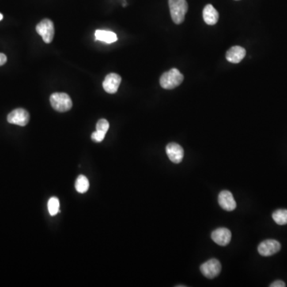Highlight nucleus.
<instances>
[{"label":"nucleus","mask_w":287,"mask_h":287,"mask_svg":"<svg viewBox=\"0 0 287 287\" xmlns=\"http://www.w3.org/2000/svg\"><path fill=\"white\" fill-rule=\"evenodd\" d=\"M50 102L53 109L60 113L67 112L73 106L70 97L66 92H54L50 96Z\"/></svg>","instance_id":"nucleus-3"},{"label":"nucleus","mask_w":287,"mask_h":287,"mask_svg":"<svg viewBox=\"0 0 287 287\" xmlns=\"http://www.w3.org/2000/svg\"><path fill=\"white\" fill-rule=\"evenodd\" d=\"M236 1H238V0H236Z\"/></svg>","instance_id":"nucleus-23"},{"label":"nucleus","mask_w":287,"mask_h":287,"mask_svg":"<svg viewBox=\"0 0 287 287\" xmlns=\"http://www.w3.org/2000/svg\"><path fill=\"white\" fill-rule=\"evenodd\" d=\"M166 153L168 155V158L172 163L179 164L183 160L184 156V151L179 144L176 143H169L166 146Z\"/></svg>","instance_id":"nucleus-9"},{"label":"nucleus","mask_w":287,"mask_h":287,"mask_svg":"<svg viewBox=\"0 0 287 287\" xmlns=\"http://www.w3.org/2000/svg\"><path fill=\"white\" fill-rule=\"evenodd\" d=\"M29 121V113L24 109H16L8 116V122L16 126H26Z\"/></svg>","instance_id":"nucleus-6"},{"label":"nucleus","mask_w":287,"mask_h":287,"mask_svg":"<svg viewBox=\"0 0 287 287\" xmlns=\"http://www.w3.org/2000/svg\"><path fill=\"white\" fill-rule=\"evenodd\" d=\"M203 18L208 25L213 26L219 20V13L212 4H208L203 10Z\"/></svg>","instance_id":"nucleus-13"},{"label":"nucleus","mask_w":287,"mask_h":287,"mask_svg":"<svg viewBox=\"0 0 287 287\" xmlns=\"http://www.w3.org/2000/svg\"><path fill=\"white\" fill-rule=\"evenodd\" d=\"M221 269V263L216 258H211L210 260L207 261L201 266V271L203 275L210 279L217 277L220 274Z\"/></svg>","instance_id":"nucleus-5"},{"label":"nucleus","mask_w":287,"mask_h":287,"mask_svg":"<svg viewBox=\"0 0 287 287\" xmlns=\"http://www.w3.org/2000/svg\"><path fill=\"white\" fill-rule=\"evenodd\" d=\"M3 18H4V16H3L2 14L0 13V21L3 20Z\"/></svg>","instance_id":"nucleus-22"},{"label":"nucleus","mask_w":287,"mask_h":287,"mask_svg":"<svg viewBox=\"0 0 287 287\" xmlns=\"http://www.w3.org/2000/svg\"><path fill=\"white\" fill-rule=\"evenodd\" d=\"M89 187V183L88 179L85 177V175H80L77 178V179H76V191H77L78 193L83 194V193H85L87 191H88Z\"/></svg>","instance_id":"nucleus-15"},{"label":"nucleus","mask_w":287,"mask_h":287,"mask_svg":"<svg viewBox=\"0 0 287 287\" xmlns=\"http://www.w3.org/2000/svg\"><path fill=\"white\" fill-rule=\"evenodd\" d=\"M183 81V74L179 72V69L173 68L162 74L160 78V84L164 89H172L179 86Z\"/></svg>","instance_id":"nucleus-1"},{"label":"nucleus","mask_w":287,"mask_h":287,"mask_svg":"<svg viewBox=\"0 0 287 287\" xmlns=\"http://www.w3.org/2000/svg\"><path fill=\"white\" fill-rule=\"evenodd\" d=\"M8 61L6 55L2 53H0V66H4V64L6 63Z\"/></svg>","instance_id":"nucleus-21"},{"label":"nucleus","mask_w":287,"mask_h":287,"mask_svg":"<svg viewBox=\"0 0 287 287\" xmlns=\"http://www.w3.org/2000/svg\"><path fill=\"white\" fill-rule=\"evenodd\" d=\"M37 33L43 38L44 43H52L54 37V26L53 22L48 19L42 20L36 26Z\"/></svg>","instance_id":"nucleus-4"},{"label":"nucleus","mask_w":287,"mask_h":287,"mask_svg":"<svg viewBox=\"0 0 287 287\" xmlns=\"http://www.w3.org/2000/svg\"><path fill=\"white\" fill-rule=\"evenodd\" d=\"M272 218L276 224L283 226L287 224V210L286 209H278L272 215Z\"/></svg>","instance_id":"nucleus-16"},{"label":"nucleus","mask_w":287,"mask_h":287,"mask_svg":"<svg viewBox=\"0 0 287 287\" xmlns=\"http://www.w3.org/2000/svg\"><path fill=\"white\" fill-rule=\"evenodd\" d=\"M170 14L172 21L175 24H180L184 21L185 15L188 9L186 0H168Z\"/></svg>","instance_id":"nucleus-2"},{"label":"nucleus","mask_w":287,"mask_h":287,"mask_svg":"<svg viewBox=\"0 0 287 287\" xmlns=\"http://www.w3.org/2000/svg\"><path fill=\"white\" fill-rule=\"evenodd\" d=\"M212 239L220 246H227L231 239V232L228 228H220L215 230L212 233Z\"/></svg>","instance_id":"nucleus-11"},{"label":"nucleus","mask_w":287,"mask_h":287,"mask_svg":"<svg viewBox=\"0 0 287 287\" xmlns=\"http://www.w3.org/2000/svg\"><path fill=\"white\" fill-rule=\"evenodd\" d=\"M94 35L97 41H101L106 43H115L118 41V36L112 31L97 30Z\"/></svg>","instance_id":"nucleus-14"},{"label":"nucleus","mask_w":287,"mask_h":287,"mask_svg":"<svg viewBox=\"0 0 287 287\" xmlns=\"http://www.w3.org/2000/svg\"><path fill=\"white\" fill-rule=\"evenodd\" d=\"M270 287H285V284L283 281H281V280H277V281H274L273 283L270 284Z\"/></svg>","instance_id":"nucleus-20"},{"label":"nucleus","mask_w":287,"mask_h":287,"mask_svg":"<svg viewBox=\"0 0 287 287\" xmlns=\"http://www.w3.org/2000/svg\"><path fill=\"white\" fill-rule=\"evenodd\" d=\"M60 203L59 200L57 197H52L48 201V211L50 216H56L59 213Z\"/></svg>","instance_id":"nucleus-17"},{"label":"nucleus","mask_w":287,"mask_h":287,"mask_svg":"<svg viewBox=\"0 0 287 287\" xmlns=\"http://www.w3.org/2000/svg\"><path fill=\"white\" fill-rule=\"evenodd\" d=\"M109 128H110V123L107 120L101 119L97 123V131H100L106 134V133L108 132Z\"/></svg>","instance_id":"nucleus-18"},{"label":"nucleus","mask_w":287,"mask_h":287,"mask_svg":"<svg viewBox=\"0 0 287 287\" xmlns=\"http://www.w3.org/2000/svg\"><path fill=\"white\" fill-rule=\"evenodd\" d=\"M106 137V133H102L100 131H95L94 133H92L91 138L94 142L100 143L103 141Z\"/></svg>","instance_id":"nucleus-19"},{"label":"nucleus","mask_w":287,"mask_h":287,"mask_svg":"<svg viewBox=\"0 0 287 287\" xmlns=\"http://www.w3.org/2000/svg\"><path fill=\"white\" fill-rule=\"evenodd\" d=\"M219 205L224 210L231 212L236 208V201H235L233 195L231 192L222 191L218 197Z\"/></svg>","instance_id":"nucleus-10"},{"label":"nucleus","mask_w":287,"mask_h":287,"mask_svg":"<svg viewBox=\"0 0 287 287\" xmlns=\"http://www.w3.org/2000/svg\"><path fill=\"white\" fill-rule=\"evenodd\" d=\"M246 54V50L242 46H232L226 53V58L231 63L237 64L245 58Z\"/></svg>","instance_id":"nucleus-12"},{"label":"nucleus","mask_w":287,"mask_h":287,"mask_svg":"<svg viewBox=\"0 0 287 287\" xmlns=\"http://www.w3.org/2000/svg\"><path fill=\"white\" fill-rule=\"evenodd\" d=\"M281 250L279 242L274 239H266L258 245V251L263 257L271 256Z\"/></svg>","instance_id":"nucleus-7"},{"label":"nucleus","mask_w":287,"mask_h":287,"mask_svg":"<svg viewBox=\"0 0 287 287\" xmlns=\"http://www.w3.org/2000/svg\"><path fill=\"white\" fill-rule=\"evenodd\" d=\"M122 82V77L118 73H109L103 81V88L108 93H116Z\"/></svg>","instance_id":"nucleus-8"}]
</instances>
